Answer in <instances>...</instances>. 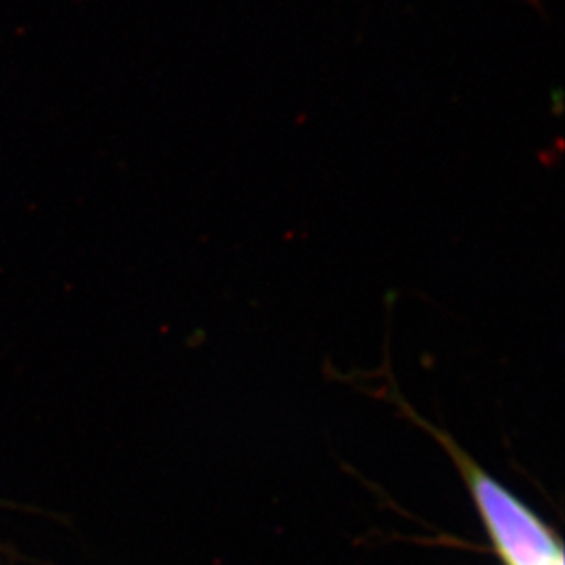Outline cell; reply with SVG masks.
Masks as SVG:
<instances>
[{
    "instance_id": "obj_1",
    "label": "cell",
    "mask_w": 565,
    "mask_h": 565,
    "mask_svg": "<svg viewBox=\"0 0 565 565\" xmlns=\"http://www.w3.org/2000/svg\"><path fill=\"white\" fill-rule=\"evenodd\" d=\"M433 433L458 465L498 561L502 565H565L564 544L558 534L445 434Z\"/></svg>"
}]
</instances>
